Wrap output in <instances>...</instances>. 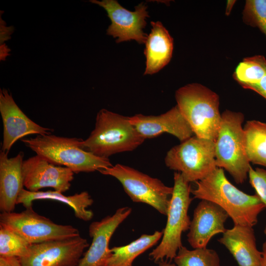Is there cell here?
<instances>
[{"mask_svg": "<svg viewBox=\"0 0 266 266\" xmlns=\"http://www.w3.org/2000/svg\"><path fill=\"white\" fill-rule=\"evenodd\" d=\"M243 130L245 151L249 162L266 167V123L248 121Z\"/></svg>", "mask_w": 266, "mask_h": 266, "instance_id": "7402d4cb", "label": "cell"}, {"mask_svg": "<svg viewBox=\"0 0 266 266\" xmlns=\"http://www.w3.org/2000/svg\"><path fill=\"white\" fill-rule=\"evenodd\" d=\"M244 23L258 28L266 36V0H247L242 12Z\"/></svg>", "mask_w": 266, "mask_h": 266, "instance_id": "484cf974", "label": "cell"}, {"mask_svg": "<svg viewBox=\"0 0 266 266\" xmlns=\"http://www.w3.org/2000/svg\"><path fill=\"white\" fill-rule=\"evenodd\" d=\"M244 120L241 112H223L215 142L217 166L226 170L237 184L246 180L251 166L245 151Z\"/></svg>", "mask_w": 266, "mask_h": 266, "instance_id": "5b68a950", "label": "cell"}, {"mask_svg": "<svg viewBox=\"0 0 266 266\" xmlns=\"http://www.w3.org/2000/svg\"><path fill=\"white\" fill-rule=\"evenodd\" d=\"M74 173L70 168L52 164L37 155L24 160L22 165L24 187L31 192L49 187L63 193L69 189Z\"/></svg>", "mask_w": 266, "mask_h": 266, "instance_id": "7c38bea8", "label": "cell"}, {"mask_svg": "<svg viewBox=\"0 0 266 266\" xmlns=\"http://www.w3.org/2000/svg\"><path fill=\"white\" fill-rule=\"evenodd\" d=\"M47 200L58 201L69 206L75 217L84 221H89L94 217L93 211L87 209L93 204L94 200L86 191L66 196L55 190L31 192L23 189L19 195L17 204H21L26 208L32 207L33 201L34 200Z\"/></svg>", "mask_w": 266, "mask_h": 266, "instance_id": "ffe728a7", "label": "cell"}, {"mask_svg": "<svg viewBox=\"0 0 266 266\" xmlns=\"http://www.w3.org/2000/svg\"><path fill=\"white\" fill-rule=\"evenodd\" d=\"M23 157L22 152L9 158L7 153L0 151V210L1 212L13 211L19 195L24 189Z\"/></svg>", "mask_w": 266, "mask_h": 266, "instance_id": "e0dca14e", "label": "cell"}, {"mask_svg": "<svg viewBox=\"0 0 266 266\" xmlns=\"http://www.w3.org/2000/svg\"><path fill=\"white\" fill-rule=\"evenodd\" d=\"M158 266H177L175 263H171L166 260L158 262Z\"/></svg>", "mask_w": 266, "mask_h": 266, "instance_id": "1f68e13d", "label": "cell"}, {"mask_svg": "<svg viewBox=\"0 0 266 266\" xmlns=\"http://www.w3.org/2000/svg\"><path fill=\"white\" fill-rule=\"evenodd\" d=\"M0 113L3 124L1 151L8 153L18 139L29 134H50L52 129L40 126L30 119L19 108L11 94L0 90Z\"/></svg>", "mask_w": 266, "mask_h": 266, "instance_id": "4fadbf2b", "label": "cell"}, {"mask_svg": "<svg viewBox=\"0 0 266 266\" xmlns=\"http://www.w3.org/2000/svg\"><path fill=\"white\" fill-rule=\"evenodd\" d=\"M145 139L130 123L129 117L106 109L97 113L94 129L81 146L93 154L104 158L112 155L132 151Z\"/></svg>", "mask_w": 266, "mask_h": 266, "instance_id": "7a4b0ae2", "label": "cell"}, {"mask_svg": "<svg viewBox=\"0 0 266 266\" xmlns=\"http://www.w3.org/2000/svg\"><path fill=\"white\" fill-rule=\"evenodd\" d=\"M173 260L177 266H220L217 252L207 247L189 250L182 246Z\"/></svg>", "mask_w": 266, "mask_h": 266, "instance_id": "cb8c5ba5", "label": "cell"}, {"mask_svg": "<svg viewBox=\"0 0 266 266\" xmlns=\"http://www.w3.org/2000/svg\"><path fill=\"white\" fill-rule=\"evenodd\" d=\"M242 87L252 90L262 96L266 94V74L258 83L244 86Z\"/></svg>", "mask_w": 266, "mask_h": 266, "instance_id": "83f0119b", "label": "cell"}, {"mask_svg": "<svg viewBox=\"0 0 266 266\" xmlns=\"http://www.w3.org/2000/svg\"><path fill=\"white\" fill-rule=\"evenodd\" d=\"M132 211L128 206L121 207L113 214L92 222L89 227L92 242L76 266H101L111 255L109 244L112 235Z\"/></svg>", "mask_w": 266, "mask_h": 266, "instance_id": "5bb4252c", "label": "cell"}, {"mask_svg": "<svg viewBox=\"0 0 266 266\" xmlns=\"http://www.w3.org/2000/svg\"><path fill=\"white\" fill-rule=\"evenodd\" d=\"M175 97L195 135L215 142L221 121L219 96L201 84L191 83L177 89Z\"/></svg>", "mask_w": 266, "mask_h": 266, "instance_id": "277c9868", "label": "cell"}, {"mask_svg": "<svg viewBox=\"0 0 266 266\" xmlns=\"http://www.w3.org/2000/svg\"><path fill=\"white\" fill-rule=\"evenodd\" d=\"M0 266H22V265L18 258L0 257Z\"/></svg>", "mask_w": 266, "mask_h": 266, "instance_id": "f546056e", "label": "cell"}, {"mask_svg": "<svg viewBox=\"0 0 266 266\" xmlns=\"http://www.w3.org/2000/svg\"><path fill=\"white\" fill-rule=\"evenodd\" d=\"M89 245L80 235L32 244L27 255L19 259L22 266H76Z\"/></svg>", "mask_w": 266, "mask_h": 266, "instance_id": "30bf717a", "label": "cell"}, {"mask_svg": "<svg viewBox=\"0 0 266 266\" xmlns=\"http://www.w3.org/2000/svg\"><path fill=\"white\" fill-rule=\"evenodd\" d=\"M163 234V231H155L151 234H143L128 244L111 248V255L101 266H133L134 260L155 245Z\"/></svg>", "mask_w": 266, "mask_h": 266, "instance_id": "44dd1931", "label": "cell"}, {"mask_svg": "<svg viewBox=\"0 0 266 266\" xmlns=\"http://www.w3.org/2000/svg\"><path fill=\"white\" fill-rule=\"evenodd\" d=\"M5 23L0 18V45L9 38V36L13 32V29L11 27L6 26Z\"/></svg>", "mask_w": 266, "mask_h": 266, "instance_id": "f1b7e54d", "label": "cell"}, {"mask_svg": "<svg viewBox=\"0 0 266 266\" xmlns=\"http://www.w3.org/2000/svg\"><path fill=\"white\" fill-rule=\"evenodd\" d=\"M151 25V32L145 43L144 75L153 74L165 67L171 60L173 49V38L162 23L152 21Z\"/></svg>", "mask_w": 266, "mask_h": 266, "instance_id": "d6986e66", "label": "cell"}, {"mask_svg": "<svg viewBox=\"0 0 266 266\" xmlns=\"http://www.w3.org/2000/svg\"><path fill=\"white\" fill-rule=\"evenodd\" d=\"M90 1L103 8L111 23L106 30L107 34L117 38L116 42L134 40L139 44L145 43L148 35L143 29L149 17L147 6L143 3L130 11L115 0H91Z\"/></svg>", "mask_w": 266, "mask_h": 266, "instance_id": "8fae6325", "label": "cell"}, {"mask_svg": "<svg viewBox=\"0 0 266 266\" xmlns=\"http://www.w3.org/2000/svg\"><path fill=\"white\" fill-rule=\"evenodd\" d=\"M228 217L217 204L201 200L194 210L187 235L189 244L194 249L206 247L213 236L226 231L225 224Z\"/></svg>", "mask_w": 266, "mask_h": 266, "instance_id": "2e32d148", "label": "cell"}, {"mask_svg": "<svg viewBox=\"0 0 266 266\" xmlns=\"http://www.w3.org/2000/svg\"><path fill=\"white\" fill-rule=\"evenodd\" d=\"M101 174L117 179L133 202L146 203L166 216L173 187L133 168L117 164L99 170Z\"/></svg>", "mask_w": 266, "mask_h": 266, "instance_id": "ba28073f", "label": "cell"}, {"mask_svg": "<svg viewBox=\"0 0 266 266\" xmlns=\"http://www.w3.org/2000/svg\"><path fill=\"white\" fill-rule=\"evenodd\" d=\"M191 189L194 198L212 202L223 209L234 225L253 227L259 215L266 208L256 195L241 191L227 178L223 168L217 167Z\"/></svg>", "mask_w": 266, "mask_h": 266, "instance_id": "6da1fadb", "label": "cell"}, {"mask_svg": "<svg viewBox=\"0 0 266 266\" xmlns=\"http://www.w3.org/2000/svg\"><path fill=\"white\" fill-rule=\"evenodd\" d=\"M264 233L266 235V226L265 227V229L264 230Z\"/></svg>", "mask_w": 266, "mask_h": 266, "instance_id": "d6a6232c", "label": "cell"}, {"mask_svg": "<svg viewBox=\"0 0 266 266\" xmlns=\"http://www.w3.org/2000/svg\"><path fill=\"white\" fill-rule=\"evenodd\" d=\"M165 163L189 183L202 180L217 167L215 142L193 135L170 148Z\"/></svg>", "mask_w": 266, "mask_h": 266, "instance_id": "52a82bcc", "label": "cell"}, {"mask_svg": "<svg viewBox=\"0 0 266 266\" xmlns=\"http://www.w3.org/2000/svg\"><path fill=\"white\" fill-rule=\"evenodd\" d=\"M262 258L259 266H266V241L262 246Z\"/></svg>", "mask_w": 266, "mask_h": 266, "instance_id": "4dcf8cb0", "label": "cell"}, {"mask_svg": "<svg viewBox=\"0 0 266 266\" xmlns=\"http://www.w3.org/2000/svg\"><path fill=\"white\" fill-rule=\"evenodd\" d=\"M266 74V59L262 55L243 59L236 66L233 78L242 87L258 83Z\"/></svg>", "mask_w": 266, "mask_h": 266, "instance_id": "603a6c76", "label": "cell"}, {"mask_svg": "<svg viewBox=\"0 0 266 266\" xmlns=\"http://www.w3.org/2000/svg\"><path fill=\"white\" fill-rule=\"evenodd\" d=\"M174 185L167 213V221L160 244L149 254L155 263L171 261L183 246L181 236L189 230L191 221L188 214L193 200L190 197V183L184 180L180 173H174Z\"/></svg>", "mask_w": 266, "mask_h": 266, "instance_id": "8992f818", "label": "cell"}, {"mask_svg": "<svg viewBox=\"0 0 266 266\" xmlns=\"http://www.w3.org/2000/svg\"><path fill=\"white\" fill-rule=\"evenodd\" d=\"M0 225L11 229L31 244L80 235L77 228L69 225L55 223L37 213L32 207L20 212H1Z\"/></svg>", "mask_w": 266, "mask_h": 266, "instance_id": "9c48e42d", "label": "cell"}, {"mask_svg": "<svg viewBox=\"0 0 266 266\" xmlns=\"http://www.w3.org/2000/svg\"><path fill=\"white\" fill-rule=\"evenodd\" d=\"M129 119L145 139L167 133L182 142L194 134L177 105L159 115L146 116L138 114L129 117Z\"/></svg>", "mask_w": 266, "mask_h": 266, "instance_id": "9a60e30c", "label": "cell"}, {"mask_svg": "<svg viewBox=\"0 0 266 266\" xmlns=\"http://www.w3.org/2000/svg\"><path fill=\"white\" fill-rule=\"evenodd\" d=\"M31 244L11 229L0 225V257H24Z\"/></svg>", "mask_w": 266, "mask_h": 266, "instance_id": "d4e9b609", "label": "cell"}, {"mask_svg": "<svg viewBox=\"0 0 266 266\" xmlns=\"http://www.w3.org/2000/svg\"><path fill=\"white\" fill-rule=\"evenodd\" d=\"M262 97L266 99V94H265V95H263Z\"/></svg>", "mask_w": 266, "mask_h": 266, "instance_id": "836d02e7", "label": "cell"}, {"mask_svg": "<svg viewBox=\"0 0 266 266\" xmlns=\"http://www.w3.org/2000/svg\"><path fill=\"white\" fill-rule=\"evenodd\" d=\"M218 241L230 252L238 266H259L262 252L257 246L253 227L234 225L226 229Z\"/></svg>", "mask_w": 266, "mask_h": 266, "instance_id": "ac0fdd59", "label": "cell"}, {"mask_svg": "<svg viewBox=\"0 0 266 266\" xmlns=\"http://www.w3.org/2000/svg\"><path fill=\"white\" fill-rule=\"evenodd\" d=\"M248 176L249 182L255 189L256 194L266 207V170L260 168L253 169L251 166Z\"/></svg>", "mask_w": 266, "mask_h": 266, "instance_id": "4316f807", "label": "cell"}, {"mask_svg": "<svg viewBox=\"0 0 266 266\" xmlns=\"http://www.w3.org/2000/svg\"><path fill=\"white\" fill-rule=\"evenodd\" d=\"M81 140L50 134L37 135L22 141L50 163L69 168L75 173L94 172L113 166L109 159L97 156L83 149Z\"/></svg>", "mask_w": 266, "mask_h": 266, "instance_id": "3957f363", "label": "cell"}]
</instances>
